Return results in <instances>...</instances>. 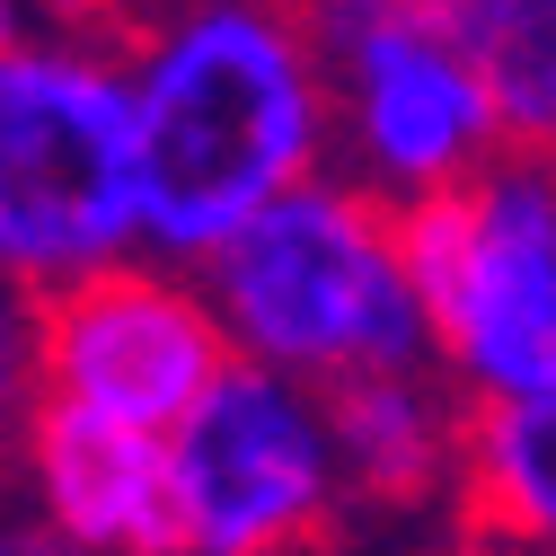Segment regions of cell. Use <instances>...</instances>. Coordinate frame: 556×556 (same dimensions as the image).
Instances as JSON below:
<instances>
[{
    "label": "cell",
    "mask_w": 556,
    "mask_h": 556,
    "mask_svg": "<svg viewBox=\"0 0 556 556\" xmlns=\"http://www.w3.org/2000/svg\"><path fill=\"white\" fill-rule=\"evenodd\" d=\"M115 53L142 256L203 265L256 203L327 168V72L301 0H151Z\"/></svg>",
    "instance_id": "1"
},
{
    "label": "cell",
    "mask_w": 556,
    "mask_h": 556,
    "mask_svg": "<svg viewBox=\"0 0 556 556\" xmlns=\"http://www.w3.org/2000/svg\"><path fill=\"white\" fill-rule=\"evenodd\" d=\"M203 301L239 363H265L301 389L344 371L433 363L425 301L397 256V203L344 168H309L203 256Z\"/></svg>",
    "instance_id": "2"
},
{
    "label": "cell",
    "mask_w": 556,
    "mask_h": 556,
    "mask_svg": "<svg viewBox=\"0 0 556 556\" xmlns=\"http://www.w3.org/2000/svg\"><path fill=\"white\" fill-rule=\"evenodd\" d=\"M142 248L132 98L106 27H18L0 45V274L53 292Z\"/></svg>",
    "instance_id": "3"
},
{
    "label": "cell",
    "mask_w": 556,
    "mask_h": 556,
    "mask_svg": "<svg viewBox=\"0 0 556 556\" xmlns=\"http://www.w3.org/2000/svg\"><path fill=\"white\" fill-rule=\"evenodd\" d=\"M397 256L425 301L433 363L459 397L556 389V168L495 151L459 186L397 203Z\"/></svg>",
    "instance_id": "4"
},
{
    "label": "cell",
    "mask_w": 556,
    "mask_h": 556,
    "mask_svg": "<svg viewBox=\"0 0 556 556\" xmlns=\"http://www.w3.org/2000/svg\"><path fill=\"white\" fill-rule=\"evenodd\" d=\"M327 72V168L415 203L504 151L495 106L425 0H301Z\"/></svg>",
    "instance_id": "5"
},
{
    "label": "cell",
    "mask_w": 556,
    "mask_h": 556,
    "mask_svg": "<svg viewBox=\"0 0 556 556\" xmlns=\"http://www.w3.org/2000/svg\"><path fill=\"white\" fill-rule=\"evenodd\" d=\"M186 556H318L344 539V477L301 380L239 363L168 425Z\"/></svg>",
    "instance_id": "6"
},
{
    "label": "cell",
    "mask_w": 556,
    "mask_h": 556,
    "mask_svg": "<svg viewBox=\"0 0 556 556\" xmlns=\"http://www.w3.org/2000/svg\"><path fill=\"white\" fill-rule=\"evenodd\" d=\"M36 363H45V397H80L124 425L168 433L230 371V336L186 265L132 248L98 274L36 292Z\"/></svg>",
    "instance_id": "7"
},
{
    "label": "cell",
    "mask_w": 556,
    "mask_h": 556,
    "mask_svg": "<svg viewBox=\"0 0 556 556\" xmlns=\"http://www.w3.org/2000/svg\"><path fill=\"white\" fill-rule=\"evenodd\" d=\"M18 468L62 539H80L98 556H186L168 433L124 425V415L80 406V397H36Z\"/></svg>",
    "instance_id": "8"
},
{
    "label": "cell",
    "mask_w": 556,
    "mask_h": 556,
    "mask_svg": "<svg viewBox=\"0 0 556 556\" xmlns=\"http://www.w3.org/2000/svg\"><path fill=\"white\" fill-rule=\"evenodd\" d=\"M327 451L344 477V504L363 513H415L451 495L459 468V380L442 363H389V371H344L318 389Z\"/></svg>",
    "instance_id": "9"
},
{
    "label": "cell",
    "mask_w": 556,
    "mask_h": 556,
    "mask_svg": "<svg viewBox=\"0 0 556 556\" xmlns=\"http://www.w3.org/2000/svg\"><path fill=\"white\" fill-rule=\"evenodd\" d=\"M459 556H539L556 547V389L468 397L451 468Z\"/></svg>",
    "instance_id": "10"
},
{
    "label": "cell",
    "mask_w": 556,
    "mask_h": 556,
    "mask_svg": "<svg viewBox=\"0 0 556 556\" xmlns=\"http://www.w3.org/2000/svg\"><path fill=\"white\" fill-rule=\"evenodd\" d=\"M495 106L504 151H556V0H425Z\"/></svg>",
    "instance_id": "11"
},
{
    "label": "cell",
    "mask_w": 556,
    "mask_h": 556,
    "mask_svg": "<svg viewBox=\"0 0 556 556\" xmlns=\"http://www.w3.org/2000/svg\"><path fill=\"white\" fill-rule=\"evenodd\" d=\"M36 397H45V363H36V292H18L10 274H0V468L18 459Z\"/></svg>",
    "instance_id": "12"
},
{
    "label": "cell",
    "mask_w": 556,
    "mask_h": 556,
    "mask_svg": "<svg viewBox=\"0 0 556 556\" xmlns=\"http://www.w3.org/2000/svg\"><path fill=\"white\" fill-rule=\"evenodd\" d=\"M0 556H98V547L62 539L45 513H0Z\"/></svg>",
    "instance_id": "13"
},
{
    "label": "cell",
    "mask_w": 556,
    "mask_h": 556,
    "mask_svg": "<svg viewBox=\"0 0 556 556\" xmlns=\"http://www.w3.org/2000/svg\"><path fill=\"white\" fill-rule=\"evenodd\" d=\"M18 27H36V10H27V0H0V45H10Z\"/></svg>",
    "instance_id": "14"
},
{
    "label": "cell",
    "mask_w": 556,
    "mask_h": 556,
    "mask_svg": "<svg viewBox=\"0 0 556 556\" xmlns=\"http://www.w3.org/2000/svg\"><path fill=\"white\" fill-rule=\"evenodd\" d=\"M547 168H556V151H547Z\"/></svg>",
    "instance_id": "15"
}]
</instances>
